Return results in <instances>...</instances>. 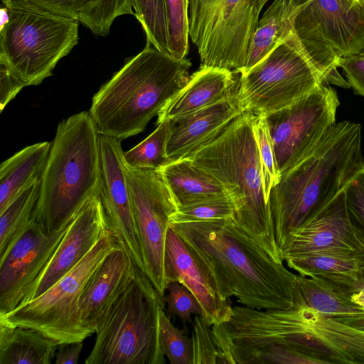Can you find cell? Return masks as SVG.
Here are the masks:
<instances>
[{
	"label": "cell",
	"mask_w": 364,
	"mask_h": 364,
	"mask_svg": "<svg viewBox=\"0 0 364 364\" xmlns=\"http://www.w3.org/2000/svg\"><path fill=\"white\" fill-rule=\"evenodd\" d=\"M210 326L201 316H194L191 336L193 364L220 363V353Z\"/></svg>",
	"instance_id": "38"
},
{
	"label": "cell",
	"mask_w": 364,
	"mask_h": 364,
	"mask_svg": "<svg viewBox=\"0 0 364 364\" xmlns=\"http://www.w3.org/2000/svg\"><path fill=\"white\" fill-rule=\"evenodd\" d=\"M213 279L223 299L257 309H289L303 301L296 274L275 261L234 218L169 223Z\"/></svg>",
	"instance_id": "1"
},
{
	"label": "cell",
	"mask_w": 364,
	"mask_h": 364,
	"mask_svg": "<svg viewBox=\"0 0 364 364\" xmlns=\"http://www.w3.org/2000/svg\"><path fill=\"white\" fill-rule=\"evenodd\" d=\"M25 87L26 85L21 79L0 63V111Z\"/></svg>",
	"instance_id": "42"
},
{
	"label": "cell",
	"mask_w": 364,
	"mask_h": 364,
	"mask_svg": "<svg viewBox=\"0 0 364 364\" xmlns=\"http://www.w3.org/2000/svg\"><path fill=\"white\" fill-rule=\"evenodd\" d=\"M363 166L360 124L344 120L333 124L314 149L281 176L269 198L281 253L291 232L331 202Z\"/></svg>",
	"instance_id": "2"
},
{
	"label": "cell",
	"mask_w": 364,
	"mask_h": 364,
	"mask_svg": "<svg viewBox=\"0 0 364 364\" xmlns=\"http://www.w3.org/2000/svg\"><path fill=\"white\" fill-rule=\"evenodd\" d=\"M294 30L310 55L331 72L338 60L364 52V5L348 9L341 0H293Z\"/></svg>",
	"instance_id": "11"
},
{
	"label": "cell",
	"mask_w": 364,
	"mask_h": 364,
	"mask_svg": "<svg viewBox=\"0 0 364 364\" xmlns=\"http://www.w3.org/2000/svg\"><path fill=\"white\" fill-rule=\"evenodd\" d=\"M70 221L49 232L36 223L0 258V316L21 305L48 264Z\"/></svg>",
	"instance_id": "16"
},
{
	"label": "cell",
	"mask_w": 364,
	"mask_h": 364,
	"mask_svg": "<svg viewBox=\"0 0 364 364\" xmlns=\"http://www.w3.org/2000/svg\"><path fill=\"white\" fill-rule=\"evenodd\" d=\"M132 210L144 257L145 274L164 297L167 282L166 234L178 207L161 173L126 165Z\"/></svg>",
	"instance_id": "12"
},
{
	"label": "cell",
	"mask_w": 364,
	"mask_h": 364,
	"mask_svg": "<svg viewBox=\"0 0 364 364\" xmlns=\"http://www.w3.org/2000/svg\"><path fill=\"white\" fill-rule=\"evenodd\" d=\"M188 36L201 65L241 73L259 11L252 0H188Z\"/></svg>",
	"instance_id": "10"
},
{
	"label": "cell",
	"mask_w": 364,
	"mask_h": 364,
	"mask_svg": "<svg viewBox=\"0 0 364 364\" xmlns=\"http://www.w3.org/2000/svg\"><path fill=\"white\" fill-rule=\"evenodd\" d=\"M191 67L146 44L94 95L89 113L99 134L122 141L143 132L187 84Z\"/></svg>",
	"instance_id": "3"
},
{
	"label": "cell",
	"mask_w": 364,
	"mask_h": 364,
	"mask_svg": "<svg viewBox=\"0 0 364 364\" xmlns=\"http://www.w3.org/2000/svg\"><path fill=\"white\" fill-rule=\"evenodd\" d=\"M331 317L364 331V314Z\"/></svg>",
	"instance_id": "44"
},
{
	"label": "cell",
	"mask_w": 364,
	"mask_h": 364,
	"mask_svg": "<svg viewBox=\"0 0 364 364\" xmlns=\"http://www.w3.org/2000/svg\"><path fill=\"white\" fill-rule=\"evenodd\" d=\"M165 303L145 273L134 279L101 316L86 364H164L159 316Z\"/></svg>",
	"instance_id": "7"
},
{
	"label": "cell",
	"mask_w": 364,
	"mask_h": 364,
	"mask_svg": "<svg viewBox=\"0 0 364 364\" xmlns=\"http://www.w3.org/2000/svg\"><path fill=\"white\" fill-rule=\"evenodd\" d=\"M141 143L124 152L127 166L139 169L159 170L172 162L166 152L170 122L164 121Z\"/></svg>",
	"instance_id": "30"
},
{
	"label": "cell",
	"mask_w": 364,
	"mask_h": 364,
	"mask_svg": "<svg viewBox=\"0 0 364 364\" xmlns=\"http://www.w3.org/2000/svg\"><path fill=\"white\" fill-rule=\"evenodd\" d=\"M131 1L134 16L145 32L146 44L171 55L168 17L164 0Z\"/></svg>",
	"instance_id": "31"
},
{
	"label": "cell",
	"mask_w": 364,
	"mask_h": 364,
	"mask_svg": "<svg viewBox=\"0 0 364 364\" xmlns=\"http://www.w3.org/2000/svg\"><path fill=\"white\" fill-rule=\"evenodd\" d=\"M336 91L323 84L281 109L266 115L280 176L305 158L336 122Z\"/></svg>",
	"instance_id": "13"
},
{
	"label": "cell",
	"mask_w": 364,
	"mask_h": 364,
	"mask_svg": "<svg viewBox=\"0 0 364 364\" xmlns=\"http://www.w3.org/2000/svg\"><path fill=\"white\" fill-rule=\"evenodd\" d=\"M297 6L293 0H274L259 20L247 51V72L269 55L294 31Z\"/></svg>",
	"instance_id": "26"
},
{
	"label": "cell",
	"mask_w": 364,
	"mask_h": 364,
	"mask_svg": "<svg viewBox=\"0 0 364 364\" xmlns=\"http://www.w3.org/2000/svg\"><path fill=\"white\" fill-rule=\"evenodd\" d=\"M363 283H364V272H363ZM364 288V287H363Z\"/></svg>",
	"instance_id": "48"
},
{
	"label": "cell",
	"mask_w": 364,
	"mask_h": 364,
	"mask_svg": "<svg viewBox=\"0 0 364 364\" xmlns=\"http://www.w3.org/2000/svg\"><path fill=\"white\" fill-rule=\"evenodd\" d=\"M51 142L30 145L0 166V212L22 191L38 181L44 170Z\"/></svg>",
	"instance_id": "25"
},
{
	"label": "cell",
	"mask_w": 364,
	"mask_h": 364,
	"mask_svg": "<svg viewBox=\"0 0 364 364\" xmlns=\"http://www.w3.org/2000/svg\"><path fill=\"white\" fill-rule=\"evenodd\" d=\"M83 346L82 341L63 343L58 345L55 353V364H75Z\"/></svg>",
	"instance_id": "43"
},
{
	"label": "cell",
	"mask_w": 364,
	"mask_h": 364,
	"mask_svg": "<svg viewBox=\"0 0 364 364\" xmlns=\"http://www.w3.org/2000/svg\"><path fill=\"white\" fill-rule=\"evenodd\" d=\"M159 170L178 208L229 196L213 176L194 165L188 158L172 161Z\"/></svg>",
	"instance_id": "24"
},
{
	"label": "cell",
	"mask_w": 364,
	"mask_h": 364,
	"mask_svg": "<svg viewBox=\"0 0 364 364\" xmlns=\"http://www.w3.org/2000/svg\"><path fill=\"white\" fill-rule=\"evenodd\" d=\"M126 14L134 15L131 0H91L80 23L95 36H105L114 21Z\"/></svg>",
	"instance_id": "34"
},
{
	"label": "cell",
	"mask_w": 364,
	"mask_h": 364,
	"mask_svg": "<svg viewBox=\"0 0 364 364\" xmlns=\"http://www.w3.org/2000/svg\"><path fill=\"white\" fill-rule=\"evenodd\" d=\"M323 84L350 87L307 51L294 30L269 55L240 73L237 95L245 111L267 115L301 100Z\"/></svg>",
	"instance_id": "8"
},
{
	"label": "cell",
	"mask_w": 364,
	"mask_h": 364,
	"mask_svg": "<svg viewBox=\"0 0 364 364\" xmlns=\"http://www.w3.org/2000/svg\"><path fill=\"white\" fill-rule=\"evenodd\" d=\"M167 294L164 295L166 305V314L178 317L186 325L191 321V316L203 317V311L200 304L193 294L177 281L169 282L166 288Z\"/></svg>",
	"instance_id": "37"
},
{
	"label": "cell",
	"mask_w": 364,
	"mask_h": 364,
	"mask_svg": "<svg viewBox=\"0 0 364 364\" xmlns=\"http://www.w3.org/2000/svg\"><path fill=\"white\" fill-rule=\"evenodd\" d=\"M235 205L229 196L206 199L178 208L169 223L234 218Z\"/></svg>",
	"instance_id": "35"
},
{
	"label": "cell",
	"mask_w": 364,
	"mask_h": 364,
	"mask_svg": "<svg viewBox=\"0 0 364 364\" xmlns=\"http://www.w3.org/2000/svg\"><path fill=\"white\" fill-rule=\"evenodd\" d=\"M100 186L99 196L109 230L136 267L145 273L140 238L126 176L121 141L99 134Z\"/></svg>",
	"instance_id": "14"
},
{
	"label": "cell",
	"mask_w": 364,
	"mask_h": 364,
	"mask_svg": "<svg viewBox=\"0 0 364 364\" xmlns=\"http://www.w3.org/2000/svg\"><path fill=\"white\" fill-rule=\"evenodd\" d=\"M0 63L26 86L40 85L79 41V21L29 0H1Z\"/></svg>",
	"instance_id": "6"
},
{
	"label": "cell",
	"mask_w": 364,
	"mask_h": 364,
	"mask_svg": "<svg viewBox=\"0 0 364 364\" xmlns=\"http://www.w3.org/2000/svg\"><path fill=\"white\" fill-rule=\"evenodd\" d=\"M107 230L97 193L89 198L74 214L48 264L28 290L19 306L52 287L79 262Z\"/></svg>",
	"instance_id": "18"
},
{
	"label": "cell",
	"mask_w": 364,
	"mask_h": 364,
	"mask_svg": "<svg viewBox=\"0 0 364 364\" xmlns=\"http://www.w3.org/2000/svg\"><path fill=\"white\" fill-rule=\"evenodd\" d=\"M289 345L321 364L364 363V331L311 307L289 309Z\"/></svg>",
	"instance_id": "15"
},
{
	"label": "cell",
	"mask_w": 364,
	"mask_h": 364,
	"mask_svg": "<svg viewBox=\"0 0 364 364\" xmlns=\"http://www.w3.org/2000/svg\"><path fill=\"white\" fill-rule=\"evenodd\" d=\"M139 270L120 247L112 252L91 277L80 296L77 316L89 336L113 301L134 279Z\"/></svg>",
	"instance_id": "21"
},
{
	"label": "cell",
	"mask_w": 364,
	"mask_h": 364,
	"mask_svg": "<svg viewBox=\"0 0 364 364\" xmlns=\"http://www.w3.org/2000/svg\"><path fill=\"white\" fill-rule=\"evenodd\" d=\"M99 132L89 112L61 121L51 142L40 180L36 223L52 232L70 221L92 196L99 193Z\"/></svg>",
	"instance_id": "5"
},
{
	"label": "cell",
	"mask_w": 364,
	"mask_h": 364,
	"mask_svg": "<svg viewBox=\"0 0 364 364\" xmlns=\"http://www.w3.org/2000/svg\"><path fill=\"white\" fill-rule=\"evenodd\" d=\"M350 218L364 237V166L344 188Z\"/></svg>",
	"instance_id": "39"
},
{
	"label": "cell",
	"mask_w": 364,
	"mask_h": 364,
	"mask_svg": "<svg viewBox=\"0 0 364 364\" xmlns=\"http://www.w3.org/2000/svg\"><path fill=\"white\" fill-rule=\"evenodd\" d=\"M253 118L252 112L244 111L215 139L187 158L226 189L235 205L237 225L275 261L283 262L264 196Z\"/></svg>",
	"instance_id": "4"
},
{
	"label": "cell",
	"mask_w": 364,
	"mask_h": 364,
	"mask_svg": "<svg viewBox=\"0 0 364 364\" xmlns=\"http://www.w3.org/2000/svg\"><path fill=\"white\" fill-rule=\"evenodd\" d=\"M299 274L323 279L351 296L364 287V255L321 252L287 258Z\"/></svg>",
	"instance_id": "23"
},
{
	"label": "cell",
	"mask_w": 364,
	"mask_h": 364,
	"mask_svg": "<svg viewBox=\"0 0 364 364\" xmlns=\"http://www.w3.org/2000/svg\"><path fill=\"white\" fill-rule=\"evenodd\" d=\"M159 331L161 350L171 364H193L192 337L176 327L164 309L159 312Z\"/></svg>",
	"instance_id": "33"
},
{
	"label": "cell",
	"mask_w": 364,
	"mask_h": 364,
	"mask_svg": "<svg viewBox=\"0 0 364 364\" xmlns=\"http://www.w3.org/2000/svg\"><path fill=\"white\" fill-rule=\"evenodd\" d=\"M33 4L55 14L77 20L87 12L91 0H29Z\"/></svg>",
	"instance_id": "40"
},
{
	"label": "cell",
	"mask_w": 364,
	"mask_h": 364,
	"mask_svg": "<svg viewBox=\"0 0 364 364\" xmlns=\"http://www.w3.org/2000/svg\"><path fill=\"white\" fill-rule=\"evenodd\" d=\"M338 68L343 69L347 82L354 92L364 97V52L340 58Z\"/></svg>",
	"instance_id": "41"
},
{
	"label": "cell",
	"mask_w": 364,
	"mask_h": 364,
	"mask_svg": "<svg viewBox=\"0 0 364 364\" xmlns=\"http://www.w3.org/2000/svg\"><path fill=\"white\" fill-rule=\"evenodd\" d=\"M122 247L108 230L69 272L42 294L0 316V323L37 330L58 345L90 337L81 327L78 304L85 287L105 259Z\"/></svg>",
	"instance_id": "9"
},
{
	"label": "cell",
	"mask_w": 364,
	"mask_h": 364,
	"mask_svg": "<svg viewBox=\"0 0 364 364\" xmlns=\"http://www.w3.org/2000/svg\"><path fill=\"white\" fill-rule=\"evenodd\" d=\"M252 129L260 160L264 196L269 203L271 190L279 182L281 176L277 168L266 116L254 114Z\"/></svg>",
	"instance_id": "32"
},
{
	"label": "cell",
	"mask_w": 364,
	"mask_h": 364,
	"mask_svg": "<svg viewBox=\"0 0 364 364\" xmlns=\"http://www.w3.org/2000/svg\"><path fill=\"white\" fill-rule=\"evenodd\" d=\"M362 4L364 5V0H358Z\"/></svg>",
	"instance_id": "47"
},
{
	"label": "cell",
	"mask_w": 364,
	"mask_h": 364,
	"mask_svg": "<svg viewBox=\"0 0 364 364\" xmlns=\"http://www.w3.org/2000/svg\"><path fill=\"white\" fill-rule=\"evenodd\" d=\"M167 282L177 281L200 304L203 318L210 325L228 321L232 315L230 299H223L217 286L181 237L169 226L166 240Z\"/></svg>",
	"instance_id": "19"
},
{
	"label": "cell",
	"mask_w": 364,
	"mask_h": 364,
	"mask_svg": "<svg viewBox=\"0 0 364 364\" xmlns=\"http://www.w3.org/2000/svg\"><path fill=\"white\" fill-rule=\"evenodd\" d=\"M268 0H252L256 9L258 11H261L263 6L267 2Z\"/></svg>",
	"instance_id": "46"
},
{
	"label": "cell",
	"mask_w": 364,
	"mask_h": 364,
	"mask_svg": "<svg viewBox=\"0 0 364 364\" xmlns=\"http://www.w3.org/2000/svg\"><path fill=\"white\" fill-rule=\"evenodd\" d=\"M40 180L22 191L0 212V258L36 224L35 210Z\"/></svg>",
	"instance_id": "28"
},
{
	"label": "cell",
	"mask_w": 364,
	"mask_h": 364,
	"mask_svg": "<svg viewBox=\"0 0 364 364\" xmlns=\"http://www.w3.org/2000/svg\"><path fill=\"white\" fill-rule=\"evenodd\" d=\"M166 5L171 55L176 58L186 57L189 50L188 0H164Z\"/></svg>",
	"instance_id": "36"
},
{
	"label": "cell",
	"mask_w": 364,
	"mask_h": 364,
	"mask_svg": "<svg viewBox=\"0 0 364 364\" xmlns=\"http://www.w3.org/2000/svg\"><path fill=\"white\" fill-rule=\"evenodd\" d=\"M58 348L37 330L0 323V364H50Z\"/></svg>",
	"instance_id": "27"
},
{
	"label": "cell",
	"mask_w": 364,
	"mask_h": 364,
	"mask_svg": "<svg viewBox=\"0 0 364 364\" xmlns=\"http://www.w3.org/2000/svg\"><path fill=\"white\" fill-rule=\"evenodd\" d=\"M296 285L305 306L329 316L364 314L350 294L321 279L296 274Z\"/></svg>",
	"instance_id": "29"
},
{
	"label": "cell",
	"mask_w": 364,
	"mask_h": 364,
	"mask_svg": "<svg viewBox=\"0 0 364 364\" xmlns=\"http://www.w3.org/2000/svg\"><path fill=\"white\" fill-rule=\"evenodd\" d=\"M245 110L237 91L230 97L190 114L168 120L166 152L171 161L187 158L215 139Z\"/></svg>",
	"instance_id": "20"
},
{
	"label": "cell",
	"mask_w": 364,
	"mask_h": 364,
	"mask_svg": "<svg viewBox=\"0 0 364 364\" xmlns=\"http://www.w3.org/2000/svg\"><path fill=\"white\" fill-rule=\"evenodd\" d=\"M321 252L364 255V237L350 218L344 189L291 232L282 255L284 261Z\"/></svg>",
	"instance_id": "17"
},
{
	"label": "cell",
	"mask_w": 364,
	"mask_h": 364,
	"mask_svg": "<svg viewBox=\"0 0 364 364\" xmlns=\"http://www.w3.org/2000/svg\"><path fill=\"white\" fill-rule=\"evenodd\" d=\"M348 9H353L358 6L363 5L358 0H341Z\"/></svg>",
	"instance_id": "45"
},
{
	"label": "cell",
	"mask_w": 364,
	"mask_h": 364,
	"mask_svg": "<svg viewBox=\"0 0 364 364\" xmlns=\"http://www.w3.org/2000/svg\"><path fill=\"white\" fill-rule=\"evenodd\" d=\"M238 73L200 65L185 87L159 112L157 124L181 117L215 104L238 90Z\"/></svg>",
	"instance_id": "22"
}]
</instances>
